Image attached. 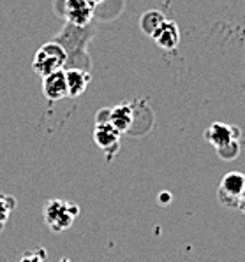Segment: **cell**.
Wrapping results in <instances>:
<instances>
[{
    "label": "cell",
    "mask_w": 245,
    "mask_h": 262,
    "mask_svg": "<svg viewBox=\"0 0 245 262\" xmlns=\"http://www.w3.org/2000/svg\"><path fill=\"white\" fill-rule=\"evenodd\" d=\"M87 2H88V4H92V6L95 7V6H99L101 2H104V0H87Z\"/></svg>",
    "instance_id": "cell-16"
},
{
    "label": "cell",
    "mask_w": 245,
    "mask_h": 262,
    "mask_svg": "<svg viewBox=\"0 0 245 262\" xmlns=\"http://www.w3.org/2000/svg\"><path fill=\"white\" fill-rule=\"evenodd\" d=\"M44 260H46V250L39 248V250H34V252L25 253L19 262H44Z\"/></svg>",
    "instance_id": "cell-14"
},
{
    "label": "cell",
    "mask_w": 245,
    "mask_h": 262,
    "mask_svg": "<svg viewBox=\"0 0 245 262\" xmlns=\"http://www.w3.org/2000/svg\"><path fill=\"white\" fill-rule=\"evenodd\" d=\"M66 81L69 97H79L85 94L88 84H90L92 74L87 69H81V67H69L66 71Z\"/></svg>",
    "instance_id": "cell-9"
},
{
    "label": "cell",
    "mask_w": 245,
    "mask_h": 262,
    "mask_svg": "<svg viewBox=\"0 0 245 262\" xmlns=\"http://www.w3.org/2000/svg\"><path fill=\"white\" fill-rule=\"evenodd\" d=\"M238 211H242L245 215V187H243L242 195H240V201H238Z\"/></svg>",
    "instance_id": "cell-15"
},
{
    "label": "cell",
    "mask_w": 245,
    "mask_h": 262,
    "mask_svg": "<svg viewBox=\"0 0 245 262\" xmlns=\"http://www.w3.org/2000/svg\"><path fill=\"white\" fill-rule=\"evenodd\" d=\"M164 21H166V16L160 13V11L150 9V11H147V13L141 16V19H139V28H141V32L145 35L152 37V35L157 32V28L162 25Z\"/></svg>",
    "instance_id": "cell-11"
},
{
    "label": "cell",
    "mask_w": 245,
    "mask_h": 262,
    "mask_svg": "<svg viewBox=\"0 0 245 262\" xmlns=\"http://www.w3.org/2000/svg\"><path fill=\"white\" fill-rule=\"evenodd\" d=\"M242 130L235 125L230 123H222V122H214L210 127L205 130V139L215 148H220L224 144L231 143V141H240Z\"/></svg>",
    "instance_id": "cell-5"
},
{
    "label": "cell",
    "mask_w": 245,
    "mask_h": 262,
    "mask_svg": "<svg viewBox=\"0 0 245 262\" xmlns=\"http://www.w3.org/2000/svg\"><path fill=\"white\" fill-rule=\"evenodd\" d=\"M16 206V199L11 195H6V193H0V229L4 227V224L9 219L11 211Z\"/></svg>",
    "instance_id": "cell-12"
},
{
    "label": "cell",
    "mask_w": 245,
    "mask_h": 262,
    "mask_svg": "<svg viewBox=\"0 0 245 262\" xmlns=\"http://www.w3.org/2000/svg\"><path fill=\"white\" fill-rule=\"evenodd\" d=\"M245 187V174L238 171H231L224 174L220 185L217 188V199L224 208L238 209V201Z\"/></svg>",
    "instance_id": "cell-3"
},
{
    "label": "cell",
    "mask_w": 245,
    "mask_h": 262,
    "mask_svg": "<svg viewBox=\"0 0 245 262\" xmlns=\"http://www.w3.org/2000/svg\"><path fill=\"white\" fill-rule=\"evenodd\" d=\"M43 94L50 102H57L69 97L66 81V71H57L43 78Z\"/></svg>",
    "instance_id": "cell-7"
},
{
    "label": "cell",
    "mask_w": 245,
    "mask_h": 262,
    "mask_svg": "<svg viewBox=\"0 0 245 262\" xmlns=\"http://www.w3.org/2000/svg\"><path fill=\"white\" fill-rule=\"evenodd\" d=\"M79 215V206L72 201L51 199L44 204L43 219L44 224L53 232H64L74 224L76 216Z\"/></svg>",
    "instance_id": "cell-2"
},
{
    "label": "cell",
    "mask_w": 245,
    "mask_h": 262,
    "mask_svg": "<svg viewBox=\"0 0 245 262\" xmlns=\"http://www.w3.org/2000/svg\"><path fill=\"white\" fill-rule=\"evenodd\" d=\"M132 106L131 104H120V106H115L110 110V115H108V122H110L120 134L127 132L132 125Z\"/></svg>",
    "instance_id": "cell-10"
},
{
    "label": "cell",
    "mask_w": 245,
    "mask_h": 262,
    "mask_svg": "<svg viewBox=\"0 0 245 262\" xmlns=\"http://www.w3.org/2000/svg\"><path fill=\"white\" fill-rule=\"evenodd\" d=\"M69 62V55H67L66 48L62 46L58 41H50L44 42L34 55V72L39 74L41 78L51 74V72L64 71V67Z\"/></svg>",
    "instance_id": "cell-1"
},
{
    "label": "cell",
    "mask_w": 245,
    "mask_h": 262,
    "mask_svg": "<svg viewBox=\"0 0 245 262\" xmlns=\"http://www.w3.org/2000/svg\"><path fill=\"white\" fill-rule=\"evenodd\" d=\"M217 155L222 160H235L240 155V143L238 141H231V143L217 148Z\"/></svg>",
    "instance_id": "cell-13"
},
{
    "label": "cell",
    "mask_w": 245,
    "mask_h": 262,
    "mask_svg": "<svg viewBox=\"0 0 245 262\" xmlns=\"http://www.w3.org/2000/svg\"><path fill=\"white\" fill-rule=\"evenodd\" d=\"M62 16L69 25L74 27H88L94 18V9L92 4L87 0H62Z\"/></svg>",
    "instance_id": "cell-4"
},
{
    "label": "cell",
    "mask_w": 245,
    "mask_h": 262,
    "mask_svg": "<svg viewBox=\"0 0 245 262\" xmlns=\"http://www.w3.org/2000/svg\"><path fill=\"white\" fill-rule=\"evenodd\" d=\"M150 39H154L155 44H157L160 50H166V51L175 50V48L180 44L178 25H176L175 21H168L166 19V21L157 28V32H155Z\"/></svg>",
    "instance_id": "cell-8"
},
{
    "label": "cell",
    "mask_w": 245,
    "mask_h": 262,
    "mask_svg": "<svg viewBox=\"0 0 245 262\" xmlns=\"http://www.w3.org/2000/svg\"><path fill=\"white\" fill-rule=\"evenodd\" d=\"M120 132L111 125L110 122H101V123H95V130H94V139L97 143V146L101 150L106 151L108 160L113 159V155L118 150V144H120Z\"/></svg>",
    "instance_id": "cell-6"
}]
</instances>
